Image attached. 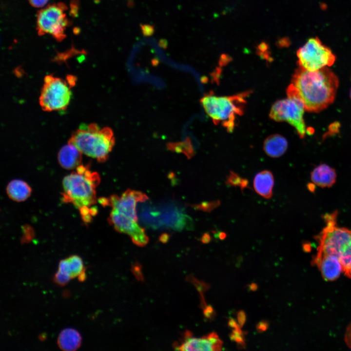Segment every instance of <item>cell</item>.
<instances>
[{
	"label": "cell",
	"instance_id": "obj_30",
	"mask_svg": "<svg viewBox=\"0 0 351 351\" xmlns=\"http://www.w3.org/2000/svg\"><path fill=\"white\" fill-rule=\"evenodd\" d=\"M49 0H28L30 3L35 7H41L44 6Z\"/></svg>",
	"mask_w": 351,
	"mask_h": 351
},
{
	"label": "cell",
	"instance_id": "obj_8",
	"mask_svg": "<svg viewBox=\"0 0 351 351\" xmlns=\"http://www.w3.org/2000/svg\"><path fill=\"white\" fill-rule=\"evenodd\" d=\"M288 98L276 101L272 106L270 117L276 121H286L296 130L300 138L306 133L303 114L305 111L303 101L290 84L287 89Z\"/></svg>",
	"mask_w": 351,
	"mask_h": 351
},
{
	"label": "cell",
	"instance_id": "obj_31",
	"mask_svg": "<svg viewBox=\"0 0 351 351\" xmlns=\"http://www.w3.org/2000/svg\"><path fill=\"white\" fill-rule=\"evenodd\" d=\"M345 340L349 347L351 348V323L347 329Z\"/></svg>",
	"mask_w": 351,
	"mask_h": 351
},
{
	"label": "cell",
	"instance_id": "obj_26",
	"mask_svg": "<svg viewBox=\"0 0 351 351\" xmlns=\"http://www.w3.org/2000/svg\"><path fill=\"white\" fill-rule=\"evenodd\" d=\"M141 32L143 35L145 36H150L152 35L155 32L154 26L150 24L140 25Z\"/></svg>",
	"mask_w": 351,
	"mask_h": 351
},
{
	"label": "cell",
	"instance_id": "obj_15",
	"mask_svg": "<svg viewBox=\"0 0 351 351\" xmlns=\"http://www.w3.org/2000/svg\"><path fill=\"white\" fill-rule=\"evenodd\" d=\"M59 165L66 170L76 169L82 161V153L74 145L68 143L59 150L58 155Z\"/></svg>",
	"mask_w": 351,
	"mask_h": 351
},
{
	"label": "cell",
	"instance_id": "obj_12",
	"mask_svg": "<svg viewBox=\"0 0 351 351\" xmlns=\"http://www.w3.org/2000/svg\"><path fill=\"white\" fill-rule=\"evenodd\" d=\"M108 221L116 230L128 234L136 245L144 246L147 244L148 237L136 220L112 209Z\"/></svg>",
	"mask_w": 351,
	"mask_h": 351
},
{
	"label": "cell",
	"instance_id": "obj_18",
	"mask_svg": "<svg viewBox=\"0 0 351 351\" xmlns=\"http://www.w3.org/2000/svg\"><path fill=\"white\" fill-rule=\"evenodd\" d=\"M288 148V142L286 138L278 134L268 136L264 141L263 149L265 153L272 157H278L282 156Z\"/></svg>",
	"mask_w": 351,
	"mask_h": 351
},
{
	"label": "cell",
	"instance_id": "obj_27",
	"mask_svg": "<svg viewBox=\"0 0 351 351\" xmlns=\"http://www.w3.org/2000/svg\"><path fill=\"white\" fill-rule=\"evenodd\" d=\"M269 323L266 320H262L256 325V330L258 332H265L269 328Z\"/></svg>",
	"mask_w": 351,
	"mask_h": 351
},
{
	"label": "cell",
	"instance_id": "obj_21",
	"mask_svg": "<svg viewBox=\"0 0 351 351\" xmlns=\"http://www.w3.org/2000/svg\"><path fill=\"white\" fill-rule=\"evenodd\" d=\"M58 270L67 273L72 279L78 277L84 271V269L80 257L72 255L60 261Z\"/></svg>",
	"mask_w": 351,
	"mask_h": 351
},
{
	"label": "cell",
	"instance_id": "obj_37",
	"mask_svg": "<svg viewBox=\"0 0 351 351\" xmlns=\"http://www.w3.org/2000/svg\"><path fill=\"white\" fill-rule=\"evenodd\" d=\"M350 97H351V91H350Z\"/></svg>",
	"mask_w": 351,
	"mask_h": 351
},
{
	"label": "cell",
	"instance_id": "obj_2",
	"mask_svg": "<svg viewBox=\"0 0 351 351\" xmlns=\"http://www.w3.org/2000/svg\"><path fill=\"white\" fill-rule=\"evenodd\" d=\"M337 214L335 211L324 215L326 226L316 236L317 253L337 258L343 273L351 278V230L337 225Z\"/></svg>",
	"mask_w": 351,
	"mask_h": 351
},
{
	"label": "cell",
	"instance_id": "obj_1",
	"mask_svg": "<svg viewBox=\"0 0 351 351\" xmlns=\"http://www.w3.org/2000/svg\"><path fill=\"white\" fill-rule=\"evenodd\" d=\"M292 82L305 111L312 113L321 112L334 101L339 85L337 77L328 67L316 71L299 67Z\"/></svg>",
	"mask_w": 351,
	"mask_h": 351
},
{
	"label": "cell",
	"instance_id": "obj_3",
	"mask_svg": "<svg viewBox=\"0 0 351 351\" xmlns=\"http://www.w3.org/2000/svg\"><path fill=\"white\" fill-rule=\"evenodd\" d=\"M99 182L97 172H92L89 165L80 164L63 179L62 201L73 204L80 212L90 209L96 203V188Z\"/></svg>",
	"mask_w": 351,
	"mask_h": 351
},
{
	"label": "cell",
	"instance_id": "obj_14",
	"mask_svg": "<svg viewBox=\"0 0 351 351\" xmlns=\"http://www.w3.org/2000/svg\"><path fill=\"white\" fill-rule=\"evenodd\" d=\"M313 261L319 269L322 277L326 281L335 280L343 273L340 261L332 255L317 253Z\"/></svg>",
	"mask_w": 351,
	"mask_h": 351
},
{
	"label": "cell",
	"instance_id": "obj_13",
	"mask_svg": "<svg viewBox=\"0 0 351 351\" xmlns=\"http://www.w3.org/2000/svg\"><path fill=\"white\" fill-rule=\"evenodd\" d=\"M222 341L215 332H212L202 337H194L190 332H186L184 336L174 346L176 350L181 351H220Z\"/></svg>",
	"mask_w": 351,
	"mask_h": 351
},
{
	"label": "cell",
	"instance_id": "obj_35",
	"mask_svg": "<svg viewBox=\"0 0 351 351\" xmlns=\"http://www.w3.org/2000/svg\"><path fill=\"white\" fill-rule=\"evenodd\" d=\"M257 288V285L254 283H253L248 286V289L251 291H255Z\"/></svg>",
	"mask_w": 351,
	"mask_h": 351
},
{
	"label": "cell",
	"instance_id": "obj_9",
	"mask_svg": "<svg viewBox=\"0 0 351 351\" xmlns=\"http://www.w3.org/2000/svg\"><path fill=\"white\" fill-rule=\"evenodd\" d=\"M63 3H54L40 10L37 14V29L39 35L50 34L60 41L65 37V31L70 24Z\"/></svg>",
	"mask_w": 351,
	"mask_h": 351
},
{
	"label": "cell",
	"instance_id": "obj_32",
	"mask_svg": "<svg viewBox=\"0 0 351 351\" xmlns=\"http://www.w3.org/2000/svg\"><path fill=\"white\" fill-rule=\"evenodd\" d=\"M228 325L229 327L233 328V329H235V328L240 327L239 326L238 323H237L236 322V321L234 320V319L233 318H230L229 319V321L228 322Z\"/></svg>",
	"mask_w": 351,
	"mask_h": 351
},
{
	"label": "cell",
	"instance_id": "obj_17",
	"mask_svg": "<svg viewBox=\"0 0 351 351\" xmlns=\"http://www.w3.org/2000/svg\"><path fill=\"white\" fill-rule=\"evenodd\" d=\"M255 191L259 195L266 199H270L273 195L274 178L272 172L264 170L257 173L253 182Z\"/></svg>",
	"mask_w": 351,
	"mask_h": 351
},
{
	"label": "cell",
	"instance_id": "obj_6",
	"mask_svg": "<svg viewBox=\"0 0 351 351\" xmlns=\"http://www.w3.org/2000/svg\"><path fill=\"white\" fill-rule=\"evenodd\" d=\"M248 94L245 92L232 96L218 97L210 94L204 96L200 102L214 123H221L231 132L234 129L236 117L243 113L245 98Z\"/></svg>",
	"mask_w": 351,
	"mask_h": 351
},
{
	"label": "cell",
	"instance_id": "obj_5",
	"mask_svg": "<svg viewBox=\"0 0 351 351\" xmlns=\"http://www.w3.org/2000/svg\"><path fill=\"white\" fill-rule=\"evenodd\" d=\"M139 217L144 224L153 229L182 230L192 227V219L183 208L172 202L142 205Z\"/></svg>",
	"mask_w": 351,
	"mask_h": 351
},
{
	"label": "cell",
	"instance_id": "obj_16",
	"mask_svg": "<svg viewBox=\"0 0 351 351\" xmlns=\"http://www.w3.org/2000/svg\"><path fill=\"white\" fill-rule=\"evenodd\" d=\"M336 178L335 170L326 164L315 167L311 174L312 183L321 188L331 187L335 183Z\"/></svg>",
	"mask_w": 351,
	"mask_h": 351
},
{
	"label": "cell",
	"instance_id": "obj_36",
	"mask_svg": "<svg viewBox=\"0 0 351 351\" xmlns=\"http://www.w3.org/2000/svg\"><path fill=\"white\" fill-rule=\"evenodd\" d=\"M159 43H160V46L163 47H166V46H167V42L165 39H161L159 41Z\"/></svg>",
	"mask_w": 351,
	"mask_h": 351
},
{
	"label": "cell",
	"instance_id": "obj_34",
	"mask_svg": "<svg viewBox=\"0 0 351 351\" xmlns=\"http://www.w3.org/2000/svg\"><path fill=\"white\" fill-rule=\"evenodd\" d=\"M215 236L220 240H224L227 237L226 234L224 232H219L217 233H214Z\"/></svg>",
	"mask_w": 351,
	"mask_h": 351
},
{
	"label": "cell",
	"instance_id": "obj_4",
	"mask_svg": "<svg viewBox=\"0 0 351 351\" xmlns=\"http://www.w3.org/2000/svg\"><path fill=\"white\" fill-rule=\"evenodd\" d=\"M83 154L104 162L115 144L112 130L108 127L100 128L97 124L91 123L81 125L71 135L68 140Z\"/></svg>",
	"mask_w": 351,
	"mask_h": 351
},
{
	"label": "cell",
	"instance_id": "obj_11",
	"mask_svg": "<svg viewBox=\"0 0 351 351\" xmlns=\"http://www.w3.org/2000/svg\"><path fill=\"white\" fill-rule=\"evenodd\" d=\"M148 199V196L142 192L128 189L120 196L112 195L99 201L102 205L110 206L112 209L137 221L136 204L138 202H145Z\"/></svg>",
	"mask_w": 351,
	"mask_h": 351
},
{
	"label": "cell",
	"instance_id": "obj_24",
	"mask_svg": "<svg viewBox=\"0 0 351 351\" xmlns=\"http://www.w3.org/2000/svg\"><path fill=\"white\" fill-rule=\"evenodd\" d=\"M220 204V201L219 200H215L209 202H204L201 204L195 205L194 207L196 209L210 213L217 208Z\"/></svg>",
	"mask_w": 351,
	"mask_h": 351
},
{
	"label": "cell",
	"instance_id": "obj_7",
	"mask_svg": "<svg viewBox=\"0 0 351 351\" xmlns=\"http://www.w3.org/2000/svg\"><path fill=\"white\" fill-rule=\"evenodd\" d=\"M39 97L41 109L46 112L65 110L72 96L71 88L76 78L68 75L66 79L52 75L45 76Z\"/></svg>",
	"mask_w": 351,
	"mask_h": 351
},
{
	"label": "cell",
	"instance_id": "obj_29",
	"mask_svg": "<svg viewBox=\"0 0 351 351\" xmlns=\"http://www.w3.org/2000/svg\"><path fill=\"white\" fill-rule=\"evenodd\" d=\"M204 314L207 318L212 319L215 315V312L212 307L209 305L204 310Z\"/></svg>",
	"mask_w": 351,
	"mask_h": 351
},
{
	"label": "cell",
	"instance_id": "obj_23",
	"mask_svg": "<svg viewBox=\"0 0 351 351\" xmlns=\"http://www.w3.org/2000/svg\"><path fill=\"white\" fill-rule=\"evenodd\" d=\"M240 328L238 327L234 329L230 334V338L232 341L237 343L238 347L243 349L245 347V342L243 332Z\"/></svg>",
	"mask_w": 351,
	"mask_h": 351
},
{
	"label": "cell",
	"instance_id": "obj_33",
	"mask_svg": "<svg viewBox=\"0 0 351 351\" xmlns=\"http://www.w3.org/2000/svg\"><path fill=\"white\" fill-rule=\"evenodd\" d=\"M201 240L204 243H208L211 240V235L209 233H205L202 236Z\"/></svg>",
	"mask_w": 351,
	"mask_h": 351
},
{
	"label": "cell",
	"instance_id": "obj_19",
	"mask_svg": "<svg viewBox=\"0 0 351 351\" xmlns=\"http://www.w3.org/2000/svg\"><path fill=\"white\" fill-rule=\"evenodd\" d=\"M81 338L78 332L72 328L63 330L59 334L57 343L59 348L65 351H74L81 344Z\"/></svg>",
	"mask_w": 351,
	"mask_h": 351
},
{
	"label": "cell",
	"instance_id": "obj_22",
	"mask_svg": "<svg viewBox=\"0 0 351 351\" xmlns=\"http://www.w3.org/2000/svg\"><path fill=\"white\" fill-rule=\"evenodd\" d=\"M226 184L232 187H239L243 192L244 189L249 187V181L246 178L240 177L235 172L230 171L226 177Z\"/></svg>",
	"mask_w": 351,
	"mask_h": 351
},
{
	"label": "cell",
	"instance_id": "obj_10",
	"mask_svg": "<svg viewBox=\"0 0 351 351\" xmlns=\"http://www.w3.org/2000/svg\"><path fill=\"white\" fill-rule=\"evenodd\" d=\"M299 67L309 71H316L331 66L335 60L331 50L317 38L310 39L297 51Z\"/></svg>",
	"mask_w": 351,
	"mask_h": 351
},
{
	"label": "cell",
	"instance_id": "obj_28",
	"mask_svg": "<svg viewBox=\"0 0 351 351\" xmlns=\"http://www.w3.org/2000/svg\"><path fill=\"white\" fill-rule=\"evenodd\" d=\"M237 319L239 326L240 328L242 327L246 319V314L243 311L240 310L237 312Z\"/></svg>",
	"mask_w": 351,
	"mask_h": 351
},
{
	"label": "cell",
	"instance_id": "obj_25",
	"mask_svg": "<svg viewBox=\"0 0 351 351\" xmlns=\"http://www.w3.org/2000/svg\"><path fill=\"white\" fill-rule=\"evenodd\" d=\"M71 279L70 276L63 272L59 271L55 273L54 276V281L58 285L64 286Z\"/></svg>",
	"mask_w": 351,
	"mask_h": 351
},
{
	"label": "cell",
	"instance_id": "obj_20",
	"mask_svg": "<svg viewBox=\"0 0 351 351\" xmlns=\"http://www.w3.org/2000/svg\"><path fill=\"white\" fill-rule=\"evenodd\" d=\"M32 189L25 181L20 179L11 181L6 187V193L10 198L16 202L27 199L31 195Z\"/></svg>",
	"mask_w": 351,
	"mask_h": 351
}]
</instances>
